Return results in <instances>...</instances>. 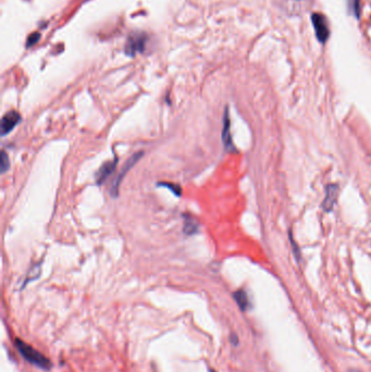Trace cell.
Returning <instances> with one entry per match:
<instances>
[{
  "label": "cell",
  "mask_w": 371,
  "mask_h": 372,
  "mask_svg": "<svg viewBox=\"0 0 371 372\" xmlns=\"http://www.w3.org/2000/svg\"><path fill=\"white\" fill-rule=\"evenodd\" d=\"M15 345L19 350L20 354L23 356V358L26 359L32 365L37 366L42 369H49L51 367V363L49 359H47L43 354L39 353L38 351L34 350L33 347L23 342L22 339L17 338L15 339Z\"/></svg>",
  "instance_id": "1"
},
{
  "label": "cell",
  "mask_w": 371,
  "mask_h": 372,
  "mask_svg": "<svg viewBox=\"0 0 371 372\" xmlns=\"http://www.w3.org/2000/svg\"><path fill=\"white\" fill-rule=\"evenodd\" d=\"M147 36L144 33H133L126 39L124 52L129 57L136 56L137 53H141L145 50Z\"/></svg>",
  "instance_id": "2"
},
{
  "label": "cell",
  "mask_w": 371,
  "mask_h": 372,
  "mask_svg": "<svg viewBox=\"0 0 371 372\" xmlns=\"http://www.w3.org/2000/svg\"><path fill=\"white\" fill-rule=\"evenodd\" d=\"M143 155H144L143 152H138L136 154H134L123 164L122 170L119 172V174H118L117 178L115 179L113 183H112V186H111V189H110V193H111V196L112 197H117L118 194H119V187H120V184H121V182H122L123 178L125 177V174L131 170V168H133V165L136 164V162L140 159L141 157H143Z\"/></svg>",
  "instance_id": "3"
},
{
  "label": "cell",
  "mask_w": 371,
  "mask_h": 372,
  "mask_svg": "<svg viewBox=\"0 0 371 372\" xmlns=\"http://www.w3.org/2000/svg\"><path fill=\"white\" fill-rule=\"evenodd\" d=\"M311 22L318 41L321 44H325L330 36V28L327 18L322 13H313Z\"/></svg>",
  "instance_id": "4"
},
{
  "label": "cell",
  "mask_w": 371,
  "mask_h": 372,
  "mask_svg": "<svg viewBox=\"0 0 371 372\" xmlns=\"http://www.w3.org/2000/svg\"><path fill=\"white\" fill-rule=\"evenodd\" d=\"M21 121V116L19 112L11 110V111L7 112L2 120V134L5 136L8 133H10L15 126H17Z\"/></svg>",
  "instance_id": "5"
},
{
  "label": "cell",
  "mask_w": 371,
  "mask_h": 372,
  "mask_svg": "<svg viewBox=\"0 0 371 372\" xmlns=\"http://www.w3.org/2000/svg\"><path fill=\"white\" fill-rule=\"evenodd\" d=\"M338 187L335 184H330L326 186V197L322 203V207L326 211H331L333 209L336 198H337Z\"/></svg>",
  "instance_id": "6"
},
{
  "label": "cell",
  "mask_w": 371,
  "mask_h": 372,
  "mask_svg": "<svg viewBox=\"0 0 371 372\" xmlns=\"http://www.w3.org/2000/svg\"><path fill=\"white\" fill-rule=\"evenodd\" d=\"M117 163H118V160L116 158V159L107 161L101 165L98 172L96 173V176H95V179H96L98 185H101L102 183H104L105 180L115 171V169L117 168Z\"/></svg>",
  "instance_id": "7"
},
{
  "label": "cell",
  "mask_w": 371,
  "mask_h": 372,
  "mask_svg": "<svg viewBox=\"0 0 371 372\" xmlns=\"http://www.w3.org/2000/svg\"><path fill=\"white\" fill-rule=\"evenodd\" d=\"M222 140L226 150H234V146L232 143L231 132H230V118H229V110L227 108L224 111L223 118V130H222Z\"/></svg>",
  "instance_id": "8"
},
{
  "label": "cell",
  "mask_w": 371,
  "mask_h": 372,
  "mask_svg": "<svg viewBox=\"0 0 371 372\" xmlns=\"http://www.w3.org/2000/svg\"><path fill=\"white\" fill-rule=\"evenodd\" d=\"M234 299L238 303L239 307L241 308V310L246 311L247 308L249 306V300H248V296L245 292L243 290H239L234 293Z\"/></svg>",
  "instance_id": "9"
},
{
  "label": "cell",
  "mask_w": 371,
  "mask_h": 372,
  "mask_svg": "<svg viewBox=\"0 0 371 372\" xmlns=\"http://www.w3.org/2000/svg\"><path fill=\"white\" fill-rule=\"evenodd\" d=\"M184 219H185L183 227L184 233L186 235H193L197 233V231H198V223H197L191 216L184 215Z\"/></svg>",
  "instance_id": "10"
},
{
  "label": "cell",
  "mask_w": 371,
  "mask_h": 372,
  "mask_svg": "<svg viewBox=\"0 0 371 372\" xmlns=\"http://www.w3.org/2000/svg\"><path fill=\"white\" fill-rule=\"evenodd\" d=\"M158 185H159V186H162V187H167V188H169L170 191H171L173 194H175L176 196H178V197H180V196H181V194H182V189H181V187H180L179 185H177V184L165 183V182H163V183H159Z\"/></svg>",
  "instance_id": "11"
},
{
  "label": "cell",
  "mask_w": 371,
  "mask_h": 372,
  "mask_svg": "<svg viewBox=\"0 0 371 372\" xmlns=\"http://www.w3.org/2000/svg\"><path fill=\"white\" fill-rule=\"evenodd\" d=\"M9 167H10L9 157H8L6 152H2V157H0V168H2V172L3 173L7 172Z\"/></svg>",
  "instance_id": "12"
},
{
  "label": "cell",
  "mask_w": 371,
  "mask_h": 372,
  "mask_svg": "<svg viewBox=\"0 0 371 372\" xmlns=\"http://www.w3.org/2000/svg\"><path fill=\"white\" fill-rule=\"evenodd\" d=\"M39 39H41V34L39 33H33L31 34L27 38V42H26V47H32L33 45H35Z\"/></svg>",
  "instance_id": "13"
},
{
  "label": "cell",
  "mask_w": 371,
  "mask_h": 372,
  "mask_svg": "<svg viewBox=\"0 0 371 372\" xmlns=\"http://www.w3.org/2000/svg\"><path fill=\"white\" fill-rule=\"evenodd\" d=\"M354 12L359 18V0H354Z\"/></svg>",
  "instance_id": "14"
},
{
  "label": "cell",
  "mask_w": 371,
  "mask_h": 372,
  "mask_svg": "<svg viewBox=\"0 0 371 372\" xmlns=\"http://www.w3.org/2000/svg\"><path fill=\"white\" fill-rule=\"evenodd\" d=\"M347 372H361V371H359V370H356V369H350L349 371H347Z\"/></svg>",
  "instance_id": "15"
}]
</instances>
